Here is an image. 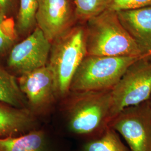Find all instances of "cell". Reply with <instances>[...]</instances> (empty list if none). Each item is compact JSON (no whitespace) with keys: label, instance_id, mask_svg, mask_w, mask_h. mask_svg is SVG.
Listing matches in <instances>:
<instances>
[{"label":"cell","instance_id":"1","mask_svg":"<svg viewBox=\"0 0 151 151\" xmlns=\"http://www.w3.org/2000/svg\"><path fill=\"white\" fill-rule=\"evenodd\" d=\"M111 90L70 91L61 100L65 120L72 133L88 140L103 134L110 121Z\"/></svg>","mask_w":151,"mask_h":151},{"label":"cell","instance_id":"13","mask_svg":"<svg viewBox=\"0 0 151 151\" xmlns=\"http://www.w3.org/2000/svg\"><path fill=\"white\" fill-rule=\"evenodd\" d=\"M0 101L19 108H27V100L15 75L0 65Z\"/></svg>","mask_w":151,"mask_h":151},{"label":"cell","instance_id":"12","mask_svg":"<svg viewBox=\"0 0 151 151\" xmlns=\"http://www.w3.org/2000/svg\"><path fill=\"white\" fill-rule=\"evenodd\" d=\"M0 151H49L47 134L40 128L21 136L0 138Z\"/></svg>","mask_w":151,"mask_h":151},{"label":"cell","instance_id":"7","mask_svg":"<svg viewBox=\"0 0 151 151\" xmlns=\"http://www.w3.org/2000/svg\"><path fill=\"white\" fill-rule=\"evenodd\" d=\"M19 86L27 100L28 109L43 120L51 113L58 100L53 72L48 64L17 77Z\"/></svg>","mask_w":151,"mask_h":151},{"label":"cell","instance_id":"4","mask_svg":"<svg viewBox=\"0 0 151 151\" xmlns=\"http://www.w3.org/2000/svg\"><path fill=\"white\" fill-rule=\"evenodd\" d=\"M141 57L86 55L73 77L70 91L111 90L127 68Z\"/></svg>","mask_w":151,"mask_h":151},{"label":"cell","instance_id":"8","mask_svg":"<svg viewBox=\"0 0 151 151\" xmlns=\"http://www.w3.org/2000/svg\"><path fill=\"white\" fill-rule=\"evenodd\" d=\"M51 42L38 27L20 42L16 43L7 55L6 65L14 75L43 67L48 63Z\"/></svg>","mask_w":151,"mask_h":151},{"label":"cell","instance_id":"20","mask_svg":"<svg viewBox=\"0 0 151 151\" xmlns=\"http://www.w3.org/2000/svg\"><path fill=\"white\" fill-rule=\"evenodd\" d=\"M148 103H149V105H150V107L151 108V95H150V96L149 97V99H148Z\"/></svg>","mask_w":151,"mask_h":151},{"label":"cell","instance_id":"10","mask_svg":"<svg viewBox=\"0 0 151 151\" xmlns=\"http://www.w3.org/2000/svg\"><path fill=\"white\" fill-rule=\"evenodd\" d=\"M40 128V119L29 109L0 101V138L21 136Z\"/></svg>","mask_w":151,"mask_h":151},{"label":"cell","instance_id":"9","mask_svg":"<svg viewBox=\"0 0 151 151\" xmlns=\"http://www.w3.org/2000/svg\"><path fill=\"white\" fill-rule=\"evenodd\" d=\"M77 21L72 0H39L36 23L52 42Z\"/></svg>","mask_w":151,"mask_h":151},{"label":"cell","instance_id":"14","mask_svg":"<svg viewBox=\"0 0 151 151\" xmlns=\"http://www.w3.org/2000/svg\"><path fill=\"white\" fill-rule=\"evenodd\" d=\"M39 0H19L15 25L18 35L27 36L37 27Z\"/></svg>","mask_w":151,"mask_h":151},{"label":"cell","instance_id":"16","mask_svg":"<svg viewBox=\"0 0 151 151\" xmlns=\"http://www.w3.org/2000/svg\"><path fill=\"white\" fill-rule=\"evenodd\" d=\"M17 36L13 17L0 12V57L7 55Z\"/></svg>","mask_w":151,"mask_h":151},{"label":"cell","instance_id":"5","mask_svg":"<svg viewBox=\"0 0 151 151\" xmlns=\"http://www.w3.org/2000/svg\"><path fill=\"white\" fill-rule=\"evenodd\" d=\"M151 93V55H146L130 65L111 90L110 120L125 108L147 101Z\"/></svg>","mask_w":151,"mask_h":151},{"label":"cell","instance_id":"2","mask_svg":"<svg viewBox=\"0 0 151 151\" xmlns=\"http://www.w3.org/2000/svg\"><path fill=\"white\" fill-rule=\"evenodd\" d=\"M87 55L109 57L145 55L125 29L115 11L106 9L85 22Z\"/></svg>","mask_w":151,"mask_h":151},{"label":"cell","instance_id":"3","mask_svg":"<svg viewBox=\"0 0 151 151\" xmlns=\"http://www.w3.org/2000/svg\"><path fill=\"white\" fill-rule=\"evenodd\" d=\"M86 55L83 22L75 24L51 42L48 65L54 75L58 100L69 93L73 77Z\"/></svg>","mask_w":151,"mask_h":151},{"label":"cell","instance_id":"15","mask_svg":"<svg viewBox=\"0 0 151 151\" xmlns=\"http://www.w3.org/2000/svg\"><path fill=\"white\" fill-rule=\"evenodd\" d=\"M83 151H130L119 138L118 133L110 127L97 138L89 140Z\"/></svg>","mask_w":151,"mask_h":151},{"label":"cell","instance_id":"6","mask_svg":"<svg viewBox=\"0 0 151 151\" xmlns=\"http://www.w3.org/2000/svg\"><path fill=\"white\" fill-rule=\"evenodd\" d=\"M109 127L124 138L130 151H151V109L148 100L122 110Z\"/></svg>","mask_w":151,"mask_h":151},{"label":"cell","instance_id":"19","mask_svg":"<svg viewBox=\"0 0 151 151\" xmlns=\"http://www.w3.org/2000/svg\"><path fill=\"white\" fill-rule=\"evenodd\" d=\"M19 0H0V12L6 16L12 15L16 7H18Z\"/></svg>","mask_w":151,"mask_h":151},{"label":"cell","instance_id":"18","mask_svg":"<svg viewBox=\"0 0 151 151\" xmlns=\"http://www.w3.org/2000/svg\"><path fill=\"white\" fill-rule=\"evenodd\" d=\"M151 6V0H108L106 9L119 12Z\"/></svg>","mask_w":151,"mask_h":151},{"label":"cell","instance_id":"17","mask_svg":"<svg viewBox=\"0 0 151 151\" xmlns=\"http://www.w3.org/2000/svg\"><path fill=\"white\" fill-rule=\"evenodd\" d=\"M77 21L85 23L106 9L108 0H72Z\"/></svg>","mask_w":151,"mask_h":151},{"label":"cell","instance_id":"11","mask_svg":"<svg viewBox=\"0 0 151 151\" xmlns=\"http://www.w3.org/2000/svg\"><path fill=\"white\" fill-rule=\"evenodd\" d=\"M116 12L122 25L143 53L151 55V6Z\"/></svg>","mask_w":151,"mask_h":151}]
</instances>
